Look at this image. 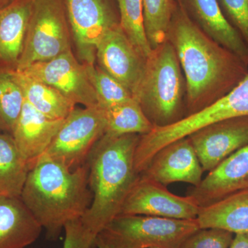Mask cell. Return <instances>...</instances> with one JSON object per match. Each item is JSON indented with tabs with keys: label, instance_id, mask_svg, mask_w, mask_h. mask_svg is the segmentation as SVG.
Returning <instances> with one entry per match:
<instances>
[{
	"label": "cell",
	"instance_id": "obj_1",
	"mask_svg": "<svg viewBox=\"0 0 248 248\" xmlns=\"http://www.w3.org/2000/svg\"><path fill=\"white\" fill-rule=\"evenodd\" d=\"M167 40L185 78L186 117L224 97L248 75L242 60L197 27L177 1Z\"/></svg>",
	"mask_w": 248,
	"mask_h": 248
},
{
	"label": "cell",
	"instance_id": "obj_2",
	"mask_svg": "<svg viewBox=\"0 0 248 248\" xmlns=\"http://www.w3.org/2000/svg\"><path fill=\"white\" fill-rule=\"evenodd\" d=\"M20 199L47 237L57 239L67 223L81 218L92 203L89 165L71 170L45 153L29 169Z\"/></svg>",
	"mask_w": 248,
	"mask_h": 248
},
{
	"label": "cell",
	"instance_id": "obj_3",
	"mask_svg": "<svg viewBox=\"0 0 248 248\" xmlns=\"http://www.w3.org/2000/svg\"><path fill=\"white\" fill-rule=\"evenodd\" d=\"M141 135L112 136L104 134L88 159L92 203L81 222L97 236L118 216L129 192L140 174L134 165Z\"/></svg>",
	"mask_w": 248,
	"mask_h": 248
},
{
	"label": "cell",
	"instance_id": "obj_4",
	"mask_svg": "<svg viewBox=\"0 0 248 248\" xmlns=\"http://www.w3.org/2000/svg\"><path fill=\"white\" fill-rule=\"evenodd\" d=\"M186 86L182 67L169 40L153 49L135 99L155 127L186 117Z\"/></svg>",
	"mask_w": 248,
	"mask_h": 248
},
{
	"label": "cell",
	"instance_id": "obj_5",
	"mask_svg": "<svg viewBox=\"0 0 248 248\" xmlns=\"http://www.w3.org/2000/svg\"><path fill=\"white\" fill-rule=\"evenodd\" d=\"M200 229L197 218L120 215L101 232L117 248H179Z\"/></svg>",
	"mask_w": 248,
	"mask_h": 248
},
{
	"label": "cell",
	"instance_id": "obj_6",
	"mask_svg": "<svg viewBox=\"0 0 248 248\" xmlns=\"http://www.w3.org/2000/svg\"><path fill=\"white\" fill-rule=\"evenodd\" d=\"M71 31L64 0H34L24 49L17 68L23 71L71 49Z\"/></svg>",
	"mask_w": 248,
	"mask_h": 248
},
{
	"label": "cell",
	"instance_id": "obj_7",
	"mask_svg": "<svg viewBox=\"0 0 248 248\" xmlns=\"http://www.w3.org/2000/svg\"><path fill=\"white\" fill-rule=\"evenodd\" d=\"M105 133L102 108H76L65 119L46 154L68 169L76 170L87 162L93 148Z\"/></svg>",
	"mask_w": 248,
	"mask_h": 248
},
{
	"label": "cell",
	"instance_id": "obj_8",
	"mask_svg": "<svg viewBox=\"0 0 248 248\" xmlns=\"http://www.w3.org/2000/svg\"><path fill=\"white\" fill-rule=\"evenodd\" d=\"M72 37L81 62L94 64L103 36L120 24L112 0H64Z\"/></svg>",
	"mask_w": 248,
	"mask_h": 248
},
{
	"label": "cell",
	"instance_id": "obj_9",
	"mask_svg": "<svg viewBox=\"0 0 248 248\" xmlns=\"http://www.w3.org/2000/svg\"><path fill=\"white\" fill-rule=\"evenodd\" d=\"M19 71L55 88L76 105L99 106L86 65L78 60L72 50L48 61L33 63Z\"/></svg>",
	"mask_w": 248,
	"mask_h": 248
},
{
	"label": "cell",
	"instance_id": "obj_10",
	"mask_svg": "<svg viewBox=\"0 0 248 248\" xmlns=\"http://www.w3.org/2000/svg\"><path fill=\"white\" fill-rule=\"evenodd\" d=\"M200 209L190 196L174 195L166 186L140 175L124 201L120 215L192 220L197 218Z\"/></svg>",
	"mask_w": 248,
	"mask_h": 248
},
{
	"label": "cell",
	"instance_id": "obj_11",
	"mask_svg": "<svg viewBox=\"0 0 248 248\" xmlns=\"http://www.w3.org/2000/svg\"><path fill=\"white\" fill-rule=\"evenodd\" d=\"M146 60L134 46L120 24L106 32L96 50L98 66L126 88L134 98L144 75Z\"/></svg>",
	"mask_w": 248,
	"mask_h": 248
},
{
	"label": "cell",
	"instance_id": "obj_12",
	"mask_svg": "<svg viewBox=\"0 0 248 248\" xmlns=\"http://www.w3.org/2000/svg\"><path fill=\"white\" fill-rule=\"evenodd\" d=\"M204 171L213 170L223 160L248 144V116L210 124L188 136Z\"/></svg>",
	"mask_w": 248,
	"mask_h": 248
},
{
	"label": "cell",
	"instance_id": "obj_13",
	"mask_svg": "<svg viewBox=\"0 0 248 248\" xmlns=\"http://www.w3.org/2000/svg\"><path fill=\"white\" fill-rule=\"evenodd\" d=\"M203 172L195 148L186 137L161 148L140 175L165 186L184 182L195 187L202 182Z\"/></svg>",
	"mask_w": 248,
	"mask_h": 248
},
{
	"label": "cell",
	"instance_id": "obj_14",
	"mask_svg": "<svg viewBox=\"0 0 248 248\" xmlns=\"http://www.w3.org/2000/svg\"><path fill=\"white\" fill-rule=\"evenodd\" d=\"M248 189V144L223 160L188 195L202 207Z\"/></svg>",
	"mask_w": 248,
	"mask_h": 248
},
{
	"label": "cell",
	"instance_id": "obj_15",
	"mask_svg": "<svg viewBox=\"0 0 248 248\" xmlns=\"http://www.w3.org/2000/svg\"><path fill=\"white\" fill-rule=\"evenodd\" d=\"M177 1L197 27L248 66V47L223 16L217 0Z\"/></svg>",
	"mask_w": 248,
	"mask_h": 248
},
{
	"label": "cell",
	"instance_id": "obj_16",
	"mask_svg": "<svg viewBox=\"0 0 248 248\" xmlns=\"http://www.w3.org/2000/svg\"><path fill=\"white\" fill-rule=\"evenodd\" d=\"M64 120L48 118L24 101L11 135L29 169L46 153Z\"/></svg>",
	"mask_w": 248,
	"mask_h": 248
},
{
	"label": "cell",
	"instance_id": "obj_17",
	"mask_svg": "<svg viewBox=\"0 0 248 248\" xmlns=\"http://www.w3.org/2000/svg\"><path fill=\"white\" fill-rule=\"evenodd\" d=\"M33 3L34 0H14L0 8V69H17Z\"/></svg>",
	"mask_w": 248,
	"mask_h": 248
},
{
	"label": "cell",
	"instance_id": "obj_18",
	"mask_svg": "<svg viewBox=\"0 0 248 248\" xmlns=\"http://www.w3.org/2000/svg\"><path fill=\"white\" fill-rule=\"evenodd\" d=\"M43 229L20 197L0 196V248H26Z\"/></svg>",
	"mask_w": 248,
	"mask_h": 248
},
{
	"label": "cell",
	"instance_id": "obj_19",
	"mask_svg": "<svg viewBox=\"0 0 248 248\" xmlns=\"http://www.w3.org/2000/svg\"><path fill=\"white\" fill-rule=\"evenodd\" d=\"M197 221L201 229L218 228L233 234L248 233V189L202 207Z\"/></svg>",
	"mask_w": 248,
	"mask_h": 248
},
{
	"label": "cell",
	"instance_id": "obj_20",
	"mask_svg": "<svg viewBox=\"0 0 248 248\" xmlns=\"http://www.w3.org/2000/svg\"><path fill=\"white\" fill-rule=\"evenodd\" d=\"M15 78L24 98L35 110L53 120H65L76 108V104L55 88L14 70Z\"/></svg>",
	"mask_w": 248,
	"mask_h": 248
},
{
	"label": "cell",
	"instance_id": "obj_21",
	"mask_svg": "<svg viewBox=\"0 0 248 248\" xmlns=\"http://www.w3.org/2000/svg\"><path fill=\"white\" fill-rule=\"evenodd\" d=\"M29 170L12 135L0 132V196L20 197Z\"/></svg>",
	"mask_w": 248,
	"mask_h": 248
},
{
	"label": "cell",
	"instance_id": "obj_22",
	"mask_svg": "<svg viewBox=\"0 0 248 248\" xmlns=\"http://www.w3.org/2000/svg\"><path fill=\"white\" fill-rule=\"evenodd\" d=\"M106 119V133L112 136L136 134L143 135L155 128L136 99L102 108Z\"/></svg>",
	"mask_w": 248,
	"mask_h": 248
},
{
	"label": "cell",
	"instance_id": "obj_23",
	"mask_svg": "<svg viewBox=\"0 0 248 248\" xmlns=\"http://www.w3.org/2000/svg\"><path fill=\"white\" fill-rule=\"evenodd\" d=\"M14 71L0 69V132L10 135H12L25 101Z\"/></svg>",
	"mask_w": 248,
	"mask_h": 248
},
{
	"label": "cell",
	"instance_id": "obj_24",
	"mask_svg": "<svg viewBox=\"0 0 248 248\" xmlns=\"http://www.w3.org/2000/svg\"><path fill=\"white\" fill-rule=\"evenodd\" d=\"M122 30L142 56L147 59L152 48L147 39L142 0H115Z\"/></svg>",
	"mask_w": 248,
	"mask_h": 248
},
{
	"label": "cell",
	"instance_id": "obj_25",
	"mask_svg": "<svg viewBox=\"0 0 248 248\" xmlns=\"http://www.w3.org/2000/svg\"><path fill=\"white\" fill-rule=\"evenodd\" d=\"M147 39L152 50L167 40L177 0H142Z\"/></svg>",
	"mask_w": 248,
	"mask_h": 248
},
{
	"label": "cell",
	"instance_id": "obj_26",
	"mask_svg": "<svg viewBox=\"0 0 248 248\" xmlns=\"http://www.w3.org/2000/svg\"><path fill=\"white\" fill-rule=\"evenodd\" d=\"M86 71L102 108L113 107L134 99L132 93L98 65L86 64Z\"/></svg>",
	"mask_w": 248,
	"mask_h": 248
},
{
	"label": "cell",
	"instance_id": "obj_27",
	"mask_svg": "<svg viewBox=\"0 0 248 248\" xmlns=\"http://www.w3.org/2000/svg\"><path fill=\"white\" fill-rule=\"evenodd\" d=\"M233 234L218 228H200L191 234L179 248H230Z\"/></svg>",
	"mask_w": 248,
	"mask_h": 248
},
{
	"label": "cell",
	"instance_id": "obj_28",
	"mask_svg": "<svg viewBox=\"0 0 248 248\" xmlns=\"http://www.w3.org/2000/svg\"><path fill=\"white\" fill-rule=\"evenodd\" d=\"M223 16L248 47V0H217Z\"/></svg>",
	"mask_w": 248,
	"mask_h": 248
},
{
	"label": "cell",
	"instance_id": "obj_29",
	"mask_svg": "<svg viewBox=\"0 0 248 248\" xmlns=\"http://www.w3.org/2000/svg\"><path fill=\"white\" fill-rule=\"evenodd\" d=\"M65 239L63 248H92L95 235L83 224L81 219L68 222L65 226Z\"/></svg>",
	"mask_w": 248,
	"mask_h": 248
},
{
	"label": "cell",
	"instance_id": "obj_30",
	"mask_svg": "<svg viewBox=\"0 0 248 248\" xmlns=\"http://www.w3.org/2000/svg\"><path fill=\"white\" fill-rule=\"evenodd\" d=\"M230 248H248V233L235 234Z\"/></svg>",
	"mask_w": 248,
	"mask_h": 248
},
{
	"label": "cell",
	"instance_id": "obj_31",
	"mask_svg": "<svg viewBox=\"0 0 248 248\" xmlns=\"http://www.w3.org/2000/svg\"><path fill=\"white\" fill-rule=\"evenodd\" d=\"M94 246L97 248H117L102 232L96 236Z\"/></svg>",
	"mask_w": 248,
	"mask_h": 248
},
{
	"label": "cell",
	"instance_id": "obj_32",
	"mask_svg": "<svg viewBox=\"0 0 248 248\" xmlns=\"http://www.w3.org/2000/svg\"><path fill=\"white\" fill-rule=\"evenodd\" d=\"M14 0H0V8L4 7L6 5L9 4Z\"/></svg>",
	"mask_w": 248,
	"mask_h": 248
}]
</instances>
